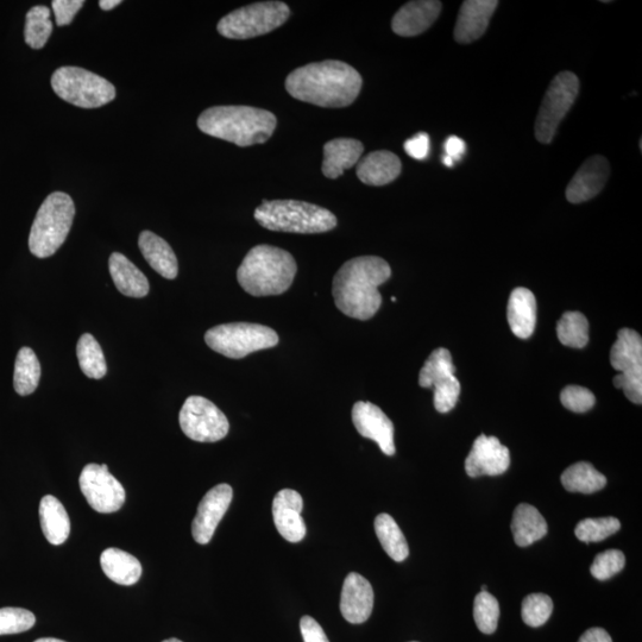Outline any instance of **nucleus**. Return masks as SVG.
<instances>
[{"instance_id": "obj_32", "label": "nucleus", "mask_w": 642, "mask_h": 642, "mask_svg": "<svg viewBox=\"0 0 642 642\" xmlns=\"http://www.w3.org/2000/svg\"><path fill=\"white\" fill-rule=\"evenodd\" d=\"M375 532L383 550L394 562H404L409 556V547L404 533L389 514L376 516Z\"/></svg>"}, {"instance_id": "obj_13", "label": "nucleus", "mask_w": 642, "mask_h": 642, "mask_svg": "<svg viewBox=\"0 0 642 642\" xmlns=\"http://www.w3.org/2000/svg\"><path fill=\"white\" fill-rule=\"evenodd\" d=\"M419 385L434 390V407L439 413H448L457 405L461 383L456 377L451 352L448 349L434 350L419 374Z\"/></svg>"}, {"instance_id": "obj_30", "label": "nucleus", "mask_w": 642, "mask_h": 642, "mask_svg": "<svg viewBox=\"0 0 642 642\" xmlns=\"http://www.w3.org/2000/svg\"><path fill=\"white\" fill-rule=\"evenodd\" d=\"M512 533L516 545L530 546L547 534L546 520L537 508L521 503L513 514Z\"/></svg>"}, {"instance_id": "obj_35", "label": "nucleus", "mask_w": 642, "mask_h": 642, "mask_svg": "<svg viewBox=\"0 0 642 642\" xmlns=\"http://www.w3.org/2000/svg\"><path fill=\"white\" fill-rule=\"evenodd\" d=\"M53 29V22L50 20V9L43 5L34 6L29 10L27 18H25V42L30 48L41 49L46 46Z\"/></svg>"}, {"instance_id": "obj_38", "label": "nucleus", "mask_w": 642, "mask_h": 642, "mask_svg": "<svg viewBox=\"0 0 642 642\" xmlns=\"http://www.w3.org/2000/svg\"><path fill=\"white\" fill-rule=\"evenodd\" d=\"M500 618L499 602L488 591H481L475 597L474 619L476 626L484 634H493L497 629Z\"/></svg>"}, {"instance_id": "obj_22", "label": "nucleus", "mask_w": 642, "mask_h": 642, "mask_svg": "<svg viewBox=\"0 0 642 642\" xmlns=\"http://www.w3.org/2000/svg\"><path fill=\"white\" fill-rule=\"evenodd\" d=\"M499 2L496 0H467L459 11L455 27V40L458 43L474 42L486 33Z\"/></svg>"}, {"instance_id": "obj_39", "label": "nucleus", "mask_w": 642, "mask_h": 642, "mask_svg": "<svg viewBox=\"0 0 642 642\" xmlns=\"http://www.w3.org/2000/svg\"><path fill=\"white\" fill-rule=\"evenodd\" d=\"M553 612V602L545 594L528 595L522 602V620L527 626L537 628L549 621Z\"/></svg>"}, {"instance_id": "obj_50", "label": "nucleus", "mask_w": 642, "mask_h": 642, "mask_svg": "<svg viewBox=\"0 0 642 642\" xmlns=\"http://www.w3.org/2000/svg\"><path fill=\"white\" fill-rule=\"evenodd\" d=\"M443 162H444V163H445V165H446V166H448V167H452V166H453V163H455V162H453V161L450 159V157H449V156H444Z\"/></svg>"}, {"instance_id": "obj_3", "label": "nucleus", "mask_w": 642, "mask_h": 642, "mask_svg": "<svg viewBox=\"0 0 642 642\" xmlns=\"http://www.w3.org/2000/svg\"><path fill=\"white\" fill-rule=\"evenodd\" d=\"M276 125L274 113L251 106H214L198 118V128L204 134L242 148L269 141Z\"/></svg>"}, {"instance_id": "obj_7", "label": "nucleus", "mask_w": 642, "mask_h": 642, "mask_svg": "<svg viewBox=\"0 0 642 642\" xmlns=\"http://www.w3.org/2000/svg\"><path fill=\"white\" fill-rule=\"evenodd\" d=\"M289 16H291V10L285 3H255L243 6L223 17L217 25V30L226 39H254L282 27Z\"/></svg>"}, {"instance_id": "obj_29", "label": "nucleus", "mask_w": 642, "mask_h": 642, "mask_svg": "<svg viewBox=\"0 0 642 642\" xmlns=\"http://www.w3.org/2000/svg\"><path fill=\"white\" fill-rule=\"evenodd\" d=\"M104 574L119 585H134L142 576L140 560L123 550L107 549L100 556Z\"/></svg>"}, {"instance_id": "obj_25", "label": "nucleus", "mask_w": 642, "mask_h": 642, "mask_svg": "<svg viewBox=\"0 0 642 642\" xmlns=\"http://www.w3.org/2000/svg\"><path fill=\"white\" fill-rule=\"evenodd\" d=\"M507 317L516 337L527 339L533 335L537 321V301L530 289H514L508 301Z\"/></svg>"}, {"instance_id": "obj_9", "label": "nucleus", "mask_w": 642, "mask_h": 642, "mask_svg": "<svg viewBox=\"0 0 642 642\" xmlns=\"http://www.w3.org/2000/svg\"><path fill=\"white\" fill-rule=\"evenodd\" d=\"M205 342L218 354L241 360L253 352L274 348L279 335L268 326L231 323L212 327L206 332Z\"/></svg>"}, {"instance_id": "obj_47", "label": "nucleus", "mask_w": 642, "mask_h": 642, "mask_svg": "<svg viewBox=\"0 0 642 642\" xmlns=\"http://www.w3.org/2000/svg\"><path fill=\"white\" fill-rule=\"evenodd\" d=\"M578 642H613V640L603 628H590Z\"/></svg>"}, {"instance_id": "obj_33", "label": "nucleus", "mask_w": 642, "mask_h": 642, "mask_svg": "<svg viewBox=\"0 0 642 642\" xmlns=\"http://www.w3.org/2000/svg\"><path fill=\"white\" fill-rule=\"evenodd\" d=\"M40 379L39 358L30 348H22L18 352L15 363L14 387L16 393L22 396L33 394L39 387Z\"/></svg>"}, {"instance_id": "obj_40", "label": "nucleus", "mask_w": 642, "mask_h": 642, "mask_svg": "<svg viewBox=\"0 0 642 642\" xmlns=\"http://www.w3.org/2000/svg\"><path fill=\"white\" fill-rule=\"evenodd\" d=\"M36 623L35 615L23 608L0 609V635L20 634L29 631Z\"/></svg>"}, {"instance_id": "obj_51", "label": "nucleus", "mask_w": 642, "mask_h": 642, "mask_svg": "<svg viewBox=\"0 0 642 642\" xmlns=\"http://www.w3.org/2000/svg\"><path fill=\"white\" fill-rule=\"evenodd\" d=\"M162 642H182V641L179 640V639L172 638V639H168V640H165V641H162Z\"/></svg>"}, {"instance_id": "obj_6", "label": "nucleus", "mask_w": 642, "mask_h": 642, "mask_svg": "<svg viewBox=\"0 0 642 642\" xmlns=\"http://www.w3.org/2000/svg\"><path fill=\"white\" fill-rule=\"evenodd\" d=\"M75 206L62 192L48 195L36 214L29 236L31 254L39 258L53 256L65 243L72 229Z\"/></svg>"}, {"instance_id": "obj_31", "label": "nucleus", "mask_w": 642, "mask_h": 642, "mask_svg": "<svg viewBox=\"0 0 642 642\" xmlns=\"http://www.w3.org/2000/svg\"><path fill=\"white\" fill-rule=\"evenodd\" d=\"M563 487L570 493L594 494L600 492L607 484V478L593 465L579 462L563 472Z\"/></svg>"}, {"instance_id": "obj_20", "label": "nucleus", "mask_w": 642, "mask_h": 642, "mask_svg": "<svg viewBox=\"0 0 642 642\" xmlns=\"http://www.w3.org/2000/svg\"><path fill=\"white\" fill-rule=\"evenodd\" d=\"M374 608V590L368 579L357 572H351L345 578L341 596V612L343 618L360 625L370 618Z\"/></svg>"}, {"instance_id": "obj_46", "label": "nucleus", "mask_w": 642, "mask_h": 642, "mask_svg": "<svg viewBox=\"0 0 642 642\" xmlns=\"http://www.w3.org/2000/svg\"><path fill=\"white\" fill-rule=\"evenodd\" d=\"M465 148H467V146H465V142L462 138L451 136L448 138V141L445 142V156H449L453 162H456L457 160L462 159V156L465 153Z\"/></svg>"}, {"instance_id": "obj_36", "label": "nucleus", "mask_w": 642, "mask_h": 642, "mask_svg": "<svg viewBox=\"0 0 642 642\" xmlns=\"http://www.w3.org/2000/svg\"><path fill=\"white\" fill-rule=\"evenodd\" d=\"M559 342L570 348L582 349L589 342V323L584 314L566 312L558 321Z\"/></svg>"}, {"instance_id": "obj_42", "label": "nucleus", "mask_w": 642, "mask_h": 642, "mask_svg": "<svg viewBox=\"0 0 642 642\" xmlns=\"http://www.w3.org/2000/svg\"><path fill=\"white\" fill-rule=\"evenodd\" d=\"M560 401L571 412L585 413L595 406L596 399L587 388L568 386L560 394Z\"/></svg>"}, {"instance_id": "obj_43", "label": "nucleus", "mask_w": 642, "mask_h": 642, "mask_svg": "<svg viewBox=\"0 0 642 642\" xmlns=\"http://www.w3.org/2000/svg\"><path fill=\"white\" fill-rule=\"evenodd\" d=\"M84 4V0H54L52 6L56 24L59 27L71 24Z\"/></svg>"}, {"instance_id": "obj_8", "label": "nucleus", "mask_w": 642, "mask_h": 642, "mask_svg": "<svg viewBox=\"0 0 642 642\" xmlns=\"http://www.w3.org/2000/svg\"><path fill=\"white\" fill-rule=\"evenodd\" d=\"M52 87L62 100L81 109H97L116 98V88L110 81L80 67L56 69Z\"/></svg>"}, {"instance_id": "obj_41", "label": "nucleus", "mask_w": 642, "mask_h": 642, "mask_svg": "<svg viewBox=\"0 0 642 642\" xmlns=\"http://www.w3.org/2000/svg\"><path fill=\"white\" fill-rule=\"evenodd\" d=\"M626 557L619 550H607L597 555L590 572L599 581H607L625 568Z\"/></svg>"}, {"instance_id": "obj_52", "label": "nucleus", "mask_w": 642, "mask_h": 642, "mask_svg": "<svg viewBox=\"0 0 642 642\" xmlns=\"http://www.w3.org/2000/svg\"><path fill=\"white\" fill-rule=\"evenodd\" d=\"M487 589H488V588H487V585H483V587H482V591H487Z\"/></svg>"}, {"instance_id": "obj_24", "label": "nucleus", "mask_w": 642, "mask_h": 642, "mask_svg": "<svg viewBox=\"0 0 642 642\" xmlns=\"http://www.w3.org/2000/svg\"><path fill=\"white\" fill-rule=\"evenodd\" d=\"M364 151L363 143L352 138H336L324 146L323 173L327 179H337L356 166Z\"/></svg>"}, {"instance_id": "obj_15", "label": "nucleus", "mask_w": 642, "mask_h": 642, "mask_svg": "<svg viewBox=\"0 0 642 642\" xmlns=\"http://www.w3.org/2000/svg\"><path fill=\"white\" fill-rule=\"evenodd\" d=\"M234 497V490L229 484H218L207 492L200 501L197 515L193 520L192 534L200 545L209 544L219 522L222 521Z\"/></svg>"}, {"instance_id": "obj_10", "label": "nucleus", "mask_w": 642, "mask_h": 642, "mask_svg": "<svg viewBox=\"0 0 642 642\" xmlns=\"http://www.w3.org/2000/svg\"><path fill=\"white\" fill-rule=\"evenodd\" d=\"M578 92L579 80L574 73H559L551 81L535 122V137L540 143L549 144L553 141L559 124L574 105Z\"/></svg>"}, {"instance_id": "obj_5", "label": "nucleus", "mask_w": 642, "mask_h": 642, "mask_svg": "<svg viewBox=\"0 0 642 642\" xmlns=\"http://www.w3.org/2000/svg\"><path fill=\"white\" fill-rule=\"evenodd\" d=\"M254 217L264 229L302 235L324 234L338 223L331 211L298 200H264Z\"/></svg>"}, {"instance_id": "obj_26", "label": "nucleus", "mask_w": 642, "mask_h": 642, "mask_svg": "<svg viewBox=\"0 0 642 642\" xmlns=\"http://www.w3.org/2000/svg\"><path fill=\"white\" fill-rule=\"evenodd\" d=\"M138 247L150 267L168 280L176 279L179 273L178 258L165 239L150 231H143L138 238Z\"/></svg>"}, {"instance_id": "obj_19", "label": "nucleus", "mask_w": 642, "mask_h": 642, "mask_svg": "<svg viewBox=\"0 0 642 642\" xmlns=\"http://www.w3.org/2000/svg\"><path fill=\"white\" fill-rule=\"evenodd\" d=\"M304 500L292 489H283L273 501V518L276 530L289 543H300L306 537V525L301 513Z\"/></svg>"}, {"instance_id": "obj_23", "label": "nucleus", "mask_w": 642, "mask_h": 642, "mask_svg": "<svg viewBox=\"0 0 642 642\" xmlns=\"http://www.w3.org/2000/svg\"><path fill=\"white\" fill-rule=\"evenodd\" d=\"M402 171L401 161L392 151L377 150L362 157L357 163L358 179L368 186H386L398 179Z\"/></svg>"}, {"instance_id": "obj_21", "label": "nucleus", "mask_w": 642, "mask_h": 642, "mask_svg": "<svg viewBox=\"0 0 642 642\" xmlns=\"http://www.w3.org/2000/svg\"><path fill=\"white\" fill-rule=\"evenodd\" d=\"M442 3L437 0H418L409 2L396 12L392 28L396 35L413 37L423 34L438 20Z\"/></svg>"}, {"instance_id": "obj_34", "label": "nucleus", "mask_w": 642, "mask_h": 642, "mask_svg": "<svg viewBox=\"0 0 642 642\" xmlns=\"http://www.w3.org/2000/svg\"><path fill=\"white\" fill-rule=\"evenodd\" d=\"M79 365L90 379L100 380L107 373V365L102 348L90 333L81 336L77 346Z\"/></svg>"}, {"instance_id": "obj_18", "label": "nucleus", "mask_w": 642, "mask_h": 642, "mask_svg": "<svg viewBox=\"0 0 642 642\" xmlns=\"http://www.w3.org/2000/svg\"><path fill=\"white\" fill-rule=\"evenodd\" d=\"M609 174L610 167L606 157H589L569 182L566 199L571 204H581L595 198L606 186Z\"/></svg>"}, {"instance_id": "obj_27", "label": "nucleus", "mask_w": 642, "mask_h": 642, "mask_svg": "<svg viewBox=\"0 0 642 642\" xmlns=\"http://www.w3.org/2000/svg\"><path fill=\"white\" fill-rule=\"evenodd\" d=\"M113 282L119 292L130 298H143L149 293V281L140 269L123 254L113 253L109 260Z\"/></svg>"}, {"instance_id": "obj_4", "label": "nucleus", "mask_w": 642, "mask_h": 642, "mask_svg": "<svg viewBox=\"0 0 642 642\" xmlns=\"http://www.w3.org/2000/svg\"><path fill=\"white\" fill-rule=\"evenodd\" d=\"M297 272V262L288 251L261 244L245 256L237 270V280L253 297H269L286 293Z\"/></svg>"}, {"instance_id": "obj_49", "label": "nucleus", "mask_w": 642, "mask_h": 642, "mask_svg": "<svg viewBox=\"0 0 642 642\" xmlns=\"http://www.w3.org/2000/svg\"><path fill=\"white\" fill-rule=\"evenodd\" d=\"M35 642H66V641L55 639V638H43V639L36 640Z\"/></svg>"}, {"instance_id": "obj_28", "label": "nucleus", "mask_w": 642, "mask_h": 642, "mask_svg": "<svg viewBox=\"0 0 642 642\" xmlns=\"http://www.w3.org/2000/svg\"><path fill=\"white\" fill-rule=\"evenodd\" d=\"M40 519L44 537L52 545H62L71 533V520L66 508L55 496H44L40 503Z\"/></svg>"}, {"instance_id": "obj_2", "label": "nucleus", "mask_w": 642, "mask_h": 642, "mask_svg": "<svg viewBox=\"0 0 642 642\" xmlns=\"http://www.w3.org/2000/svg\"><path fill=\"white\" fill-rule=\"evenodd\" d=\"M392 276L387 261L377 256H361L345 262L333 279L332 295L345 316L369 320L382 305L379 287Z\"/></svg>"}, {"instance_id": "obj_11", "label": "nucleus", "mask_w": 642, "mask_h": 642, "mask_svg": "<svg viewBox=\"0 0 642 642\" xmlns=\"http://www.w3.org/2000/svg\"><path fill=\"white\" fill-rule=\"evenodd\" d=\"M610 363L619 371L614 377L615 388L622 389L633 404L642 402V339L637 331L622 329L610 351Z\"/></svg>"}, {"instance_id": "obj_14", "label": "nucleus", "mask_w": 642, "mask_h": 642, "mask_svg": "<svg viewBox=\"0 0 642 642\" xmlns=\"http://www.w3.org/2000/svg\"><path fill=\"white\" fill-rule=\"evenodd\" d=\"M79 484L88 505L98 513L119 511L127 497L121 482L110 474L106 464H87L81 471Z\"/></svg>"}, {"instance_id": "obj_12", "label": "nucleus", "mask_w": 642, "mask_h": 642, "mask_svg": "<svg viewBox=\"0 0 642 642\" xmlns=\"http://www.w3.org/2000/svg\"><path fill=\"white\" fill-rule=\"evenodd\" d=\"M179 421L186 437L199 443H216L228 436L226 415L203 396H190L182 406Z\"/></svg>"}, {"instance_id": "obj_48", "label": "nucleus", "mask_w": 642, "mask_h": 642, "mask_svg": "<svg viewBox=\"0 0 642 642\" xmlns=\"http://www.w3.org/2000/svg\"><path fill=\"white\" fill-rule=\"evenodd\" d=\"M119 4H122L121 0H100L99 2L100 9L104 11L115 9Z\"/></svg>"}, {"instance_id": "obj_16", "label": "nucleus", "mask_w": 642, "mask_h": 642, "mask_svg": "<svg viewBox=\"0 0 642 642\" xmlns=\"http://www.w3.org/2000/svg\"><path fill=\"white\" fill-rule=\"evenodd\" d=\"M511 465V453L496 437L482 434L465 459V471L472 477L499 476L505 474Z\"/></svg>"}, {"instance_id": "obj_45", "label": "nucleus", "mask_w": 642, "mask_h": 642, "mask_svg": "<svg viewBox=\"0 0 642 642\" xmlns=\"http://www.w3.org/2000/svg\"><path fill=\"white\" fill-rule=\"evenodd\" d=\"M300 631L304 642H330L326 637L324 629L321 628L319 623L311 618V616L301 618Z\"/></svg>"}, {"instance_id": "obj_37", "label": "nucleus", "mask_w": 642, "mask_h": 642, "mask_svg": "<svg viewBox=\"0 0 642 642\" xmlns=\"http://www.w3.org/2000/svg\"><path fill=\"white\" fill-rule=\"evenodd\" d=\"M620 528V520L612 518V516H609V518L585 519L579 522L575 534L577 539L585 544L600 543V541L609 538L610 535L619 532Z\"/></svg>"}, {"instance_id": "obj_17", "label": "nucleus", "mask_w": 642, "mask_h": 642, "mask_svg": "<svg viewBox=\"0 0 642 642\" xmlns=\"http://www.w3.org/2000/svg\"><path fill=\"white\" fill-rule=\"evenodd\" d=\"M352 423L362 437L374 440L385 455H395L394 425L379 406L356 402L352 408Z\"/></svg>"}, {"instance_id": "obj_44", "label": "nucleus", "mask_w": 642, "mask_h": 642, "mask_svg": "<svg viewBox=\"0 0 642 642\" xmlns=\"http://www.w3.org/2000/svg\"><path fill=\"white\" fill-rule=\"evenodd\" d=\"M406 153L415 160H424L430 154V137L425 132L409 138L405 143Z\"/></svg>"}, {"instance_id": "obj_1", "label": "nucleus", "mask_w": 642, "mask_h": 642, "mask_svg": "<svg viewBox=\"0 0 642 642\" xmlns=\"http://www.w3.org/2000/svg\"><path fill=\"white\" fill-rule=\"evenodd\" d=\"M363 80L345 62L326 60L295 69L286 79V90L300 102L341 109L360 96Z\"/></svg>"}]
</instances>
